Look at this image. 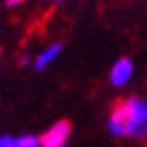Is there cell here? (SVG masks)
Returning <instances> with one entry per match:
<instances>
[{
    "mask_svg": "<svg viewBox=\"0 0 147 147\" xmlns=\"http://www.w3.org/2000/svg\"><path fill=\"white\" fill-rule=\"evenodd\" d=\"M106 129L117 139L147 141V98L127 96L119 100L110 108Z\"/></svg>",
    "mask_w": 147,
    "mask_h": 147,
    "instance_id": "6da1fadb",
    "label": "cell"
},
{
    "mask_svg": "<svg viewBox=\"0 0 147 147\" xmlns=\"http://www.w3.org/2000/svg\"><path fill=\"white\" fill-rule=\"evenodd\" d=\"M71 125L67 121H57L41 135V147H67Z\"/></svg>",
    "mask_w": 147,
    "mask_h": 147,
    "instance_id": "7a4b0ae2",
    "label": "cell"
},
{
    "mask_svg": "<svg viewBox=\"0 0 147 147\" xmlns=\"http://www.w3.org/2000/svg\"><path fill=\"white\" fill-rule=\"evenodd\" d=\"M133 74H135V63L129 57H121L119 61H115L113 67H110L108 80H110V84L115 88H125L133 80Z\"/></svg>",
    "mask_w": 147,
    "mask_h": 147,
    "instance_id": "3957f363",
    "label": "cell"
},
{
    "mask_svg": "<svg viewBox=\"0 0 147 147\" xmlns=\"http://www.w3.org/2000/svg\"><path fill=\"white\" fill-rule=\"evenodd\" d=\"M61 43H53V45H49L47 49H43L39 55L35 57V63H33V67L37 69V71H43L45 67H49L55 59L61 55Z\"/></svg>",
    "mask_w": 147,
    "mask_h": 147,
    "instance_id": "277c9868",
    "label": "cell"
},
{
    "mask_svg": "<svg viewBox=\"0 0 147 147\" xmlns=\"http://www.w3.org/2000/svg\"><path fill=\"white\" fill-rule=\"evenodd\" d=\"M16 145L18 147H41V137H37V135H21V137H16Z\"/></svg>",
    "mask_w": 147,
    "mask_h": 147,
    "instance_id": "5b68a950",
    "label": "cell"
},
{
    "mask_svg": "<svg viewBox=\"0 0 147 147\" xmlns=\"http://www.w3.org/2000/svg\"><path fill=\"white\" fill-rule=\"evenodd\" d=\"M0 147H18V145H16V137L2 135V137H0Z\"/></svg>",
    "mask_w": 147,
    "mask_h": 147,
    "instance_id": "8992f818",
    "label": "cell"
},
{
    "mask_svg": "<svg viewBox=\"0 0 147 147\" xmlns=\"http://www.w3.org/2000/svg\"><path fill=\"white\" fill-rule=\"evenodd\" d=\"M25 0H6V6H16V4H23Z\"/></svg>",
    "mask_w": 147,
    "mask_h": 147,
    "instance_id": "52a82bcc",
    "label": "cell"
},
{
    "mask_svg": "<svg viewBox=\"0 0 147 147\" xmlns=\"http://www.w3.org/2000/svg\"><path fill=\"white\" fill-rule=\"evenodd\" d=\"M29 63V55H23V57H21V65H27Z\"/></svg>",
    "mask_w": 147,
    "mask_h": 147,
    "instance_id": "ba28073f",
    "label": "cell"
},
{
    "mask_svg": "<svg viewBox=\"0 0 147 147\" xmlns=\"http://www.w3.org/2000/svg\"><path fill=\"white\" fill-rule=\"evenodd\" d=\"M63 2V0H53V4H61Z\"/></svg>",
    "mask_w": 147,
    "mask_h": 147,
    "instance_id": "9c48e42d",
    "label": "cell"
}]
</instances>
